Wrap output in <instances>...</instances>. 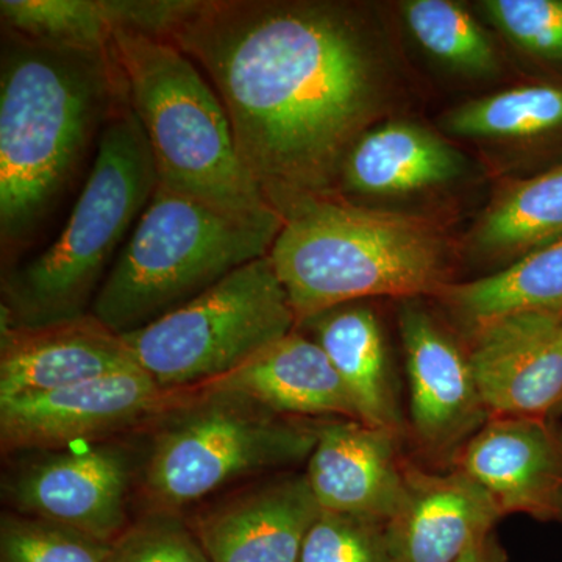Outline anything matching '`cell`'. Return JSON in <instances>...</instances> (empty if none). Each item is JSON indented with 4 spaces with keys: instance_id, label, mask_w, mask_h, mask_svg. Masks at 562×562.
I'll return each mask as SVG.
<instances>
[{
    "instance_id": "52a82bcc",
    "label": "cell",
    "mask_w": 562,
    "mask_h": 562,
    "mask_svg": "<svg viewBox=\"0 0 562 562\" xmlns=\"http://www.w3.org/2000/svg\"><path fill=\"white\" fill-rule=\"evenodd\" d=\"M297 327L268 255L122 338L161 390L180 392L225 375Z\"/></svg>"
},
{
    "instance_id": "8992f818",
    "label": "cell",
    "mask_w": 562,
    "mask_h": 562,
    "mask_svg": "<svg viewBox=\"0 0 562 562\" xmlns=\"http://www.w3.org/2000/svg\"><path fill=\"white\" fill-rule=\"evenodd\" d=\"M154 158L128 101L111 114L60 236L2 283V328H41L87 316L106 262L157 190Z\"/></svg>"
},
{
    "instance_id": "4fadbf2b",
    "label": "cell",
    "mask_w": 562,
    "mask_h": 562,
    "mask_svg": "<svg viewBox=\"0 0 562 562\" xmlns=\"http://www.w3.org/2000/svg\"><path fill=\"white\" fill-rule=\"evenodd\" d=\"M127 487L125 454L95 447L36 462L9 484V498L24 516L110 543L127 528Z\"/></svg>"
},
{
    "instance_id": "5b68a950",
    "label": "cell",
    "mask_w": 562,
    "mask_h": 562,
    "mask_svg": "<svg viewBox=\"0 0 562 562\" xmlns=\"http://www.w3.org/2000/svg\"><path fill=\"white\" fill-rule=\"evenodd\" d=\"M110 54L149 143L158 187L232 213L276 211L244 168L220 95L187 54L135 31L117 32Z\"/></svg>"
},
{
    "instance_id": "ba28073f",
    "label": "cell",
    "mask_w": 562,
    "mask_h": 562,
    "mask_svg": "<svg viewBox=\"0 0 562 562\" xmlns=\"http://www.w3.org/2000/svg\"><path fill=\"white\" fill-rule=\"evenodd\" d=\"M198 398L194 412L158 436L147 465V490L168 509L241 476L305 460L316 446L317 428L276 419L244 398Z\"/></svg>"
},
{
    "instance_id": "7a4b0ae2",
    "label": "cell",
    "mask_w": 562,
    "mask_h": 562,
    "mask_svg": "<svg viewBox=\"0 0 562 562\" xmlns=\"http://www.w3.org/2000/svg\"><path fill=\"white\" fill-rule=\"evenodd\" d=\"M127 101L110 50L52 46L3 31L0 58V238L31 243L85 151Z\"/></svg>"
},
{
    "instance_id": "d6986e66",
    "label": "cell",
    "mask_w": 562,
    "mask_h": 562,
    "mask_svg": "<svg viewBox=\"0 0 562 562\" xmlns=\"http://www.w3.org/2000/svg\"><path fill=\"white\" fill-rule=\"evenodd\" d=\"M184 0H2L5 31L69 49L106 52L121 31L166 38Z\"/></svg>"
},
{
    "instance_id": "7402d4cb",
    "label": "cell",
    "mask_w": 562,
    "mask_h": 562,
    "mask_svg": "<svg viewBox=\"0 0 562 562\" xmlns=\"http://www.w3.org/2000/svg\"><path fill=\"white\" fill-rule=\"evenodd\" d=\"M472 330L509 314L562 310V238L531 250L505 271L447 283L439 292Z\"/></svg>"
},
{
    "instance_id": "277c9868",
    "label": "cell",
    "mask_w": 562,
    "mask_h": 562,
    "mask_svg": "<svg viewBox=\"0 0 562 562\" xmlns=\"http://www.w3.org/2000/svg\"><path fill=\"white\" fill-rule=\"evenodd\" d=\"M138 220L90 312L121 336L268 257L283 224L276 211L232 213L158 184Z\"/></svg>"
},
{
    "instance_id": "ffe728a7",
    "label": "cell",
    "mask_w": 562,
    "mask_h": 562,
    "mask_svg": "<svg viewBox=\"0 0 562 562\" xmlns=\"http://www.w3.org/2000/svg\"><path fill=\"white\" fill-rule=\"evenodd\" d=\"M301 327L313 331L333 368L339 373L362 424L397 436L401 408L379 319L368 306L347 303L317 314Z\"/></svg>"
},
{
    "instance_id": "603a6c76",
    "label": "cell",
    "mask_w": 562,
    "mask_h": 562,
    "mask_svg": "<svg viewBox=\"0 0 562 562\" xmlns=\"http://www.w3.org/2000/svg\"><path fill=\"white\" fill-rule=\"evenodd\" d=\"M562 238V165L516 184L484 214L475 244L487 254H520Z\"/></svg>"
},
{
    "instance_id": "e0dca14e",
    "label": "cell",
    "mask_w": 562,
    "mask_h": 562,
    "mask_svg": "<svg viewBox=\"0 0 562 562\" xmlns=\"http://www.w3.org/2000/svg\"><path fill=\"white\" fill-rule=\"evenodd\" d=\"M180 392L198 397L244 398L271 413L361 422L346 384L325 351L299 330L258 351L225 375Z\"/></svg>"
},
{
    "instance_id": "44dd1931",
    "label": "cell",
    "mask_w": 562,
    "mask_h": 562,
    "mask_svg": "<svg viewBox=\"0 0 562 562\" xmlns=\"http://www.w3.org/2000/svg\"><path fill=\"white\" fill-rule=\"evenodd\" d=\"M462 158L446 140L412 124L362 133L344 157L338 184L364 195L427 190L460 176Z\"/></svg>"
},
{
    "instance_id": "7c38bea8",
    "label": "cell",
    "mask_w": 562,
    "mask_h": 562,
    "mask_svg": "<svg viewBox=\"0 0 562 562\" xmlns=\"http://www.w3.org/2000/svg\"><path fill=\"white\" fill-rule=\"evenodd\" d=\"M401 333L414 436L425 452L452 461L490 420L469 355L419 306H403Z\"/></svg>"
},
{
    "instance_id": "3957f363",
    "label": "cell",
    "mask_w": 562,
    "mask_h": 562,
    "mask_svg": "<svg viewBox=\"0 0 562 562\" xmlns=\"http://www.w3.org/2000/svg\"><path fill=\"white\" fill-rule=\"evenodd\" d=\"M280 216L269 258L299 325L361 299L439 295L447 284L441 236L420 217L341 195L302 199Z\"/></svg>"
},
{
    "instance_id": "83f0119b",
    "label": "cell",
    "mask_w": 562,
    "mask_h": 562,
    "mask_svg": "<svg viewBox=\"0 0 562 562\" xmlns=\"http://www.w3.org/2000/svg\"><path fill=\"white\" fill-rule=\"evenodd\" d=\"M482 9L520 49L562 63V0H486Z\"/></svg>"
},
{
    "instance_id": "d4e9b609",
    "label": "cell",
    "mask_w": 562,
    "mask_h": 562,
    "mask_svg": "<svg viewBox=\"0 0 562 562\" xmlns=\"http://www.w3.org/2000/svg\"><path fill=\"white\" fill-rule=\"evenodd\" d=\"M403 16L414 38L428 54L462 72L497 69V55L486 33L469 11L450 0H409Z\"/></svg>"
},
{
    "instance_id": "ac0fdd59",
    "label": "cell",
    "mask_w": 562,
    "mask_h": 562,
    "mask_svg": "<svg viewBox=\"0 0 562 562\" xmlns=\"http://www.w3.org/2000/svg\"><path fill=\"white\" fill-rule=\"evenodd\" d=\"M319 514L306 475L288 476L206 514L195 535L211 562H299Z\"/></svg>"
},
{
    "instance_id": "6da1fadb",
    "label": "cell",
    "mask_w": 562,
    "mask_h": 562,
    "mask_svg": "<svg viewBox=\"0 0 562 562\" xmlns=\"http://www.w3.org/2000/svg\"><path fill=\"white\" fill-rule=\"evenodd\" d=\"M166 40L220 95L244 168L277 213L338 195L344 157L379 99L371 49L346 9L184 0Z\"/></svg>"
},
{
    "instance_id": "cb8c5ba5",
    "label": "cell",
    "mask_w": 562,
    "mask_h": 562,
    "mask_svg": "<svg viewBox=\"0 0 562 562\" xmlns=\"http://www.w3.org/2000/svg\"><path fill=\"white\" fill-rule=\"evenodd\" d=\"M447 128L468 138H536L562 128V87L535 85L497 92L453 110Z\"/></svg>"
},
{
    "instance_id": "2e32d148",
    "label": "cell",
    "mask_w": 562,
    "mask_h": 562,
    "mask_svg": "<svg viewBox=\"0 0 562 562\" xmlns=\"http://www.w3.org/2000/svg\"><path fill=\"white\" fill-rule=\"evenodd\" d=\"M140 366L92 314L41 328H2L0 401L103 379Z\"/></svg>"
},
{
    "instance_id": "4316f807",
    "label": "cell",
    "mask_w": 562,
    "mask_h": 562,
    "mask_svg": "<svg viewBox=\"0 0 562 562\" xmlns=\"http://www.w3.org/2000/svg\"><path fill=\"white\" fill-rule=\"evenodd\" d=\"M105 562H211L194 528L171 509H160L127 525L110 542Z\"/></svg>"
},
{
    "instance_id": "484cf974",
    "label": "cell",
    "mask_w": 562,
    "mask_h": 562,
    "mask_svg": "<svg viewBox=\"0 0 562 562\" xmlns=\"http://www.w3.org/2000/svg\"><path fill=\"white\" fill-rule=\"evenodd\" d=\"M110 543L31 516H2L0 562H105Z\"/></svg>"
},
{
    "instance_id": "f1b7e54d",
    "label": "cell",
    "mask_w": 562,
    "mask_h": 562,
    "mask_svg": "<svg viewBox=\"0 0 562 562\" xmlns=\"http://www.w3.org/2000/svg\"><path fill=\"white\" fill-rule=\"evenodd\" d=\"M299 562H392L384 527L321 512L306 535Z\"/></svg>"
},
{
    "instance_id": "f546056e",
    "label": "cell",
    "mask_w": 562,
    "mask_h": 562,
    "mask_svg": "<svg viewBox=\"0 0 562 562\" xmlns=\"http://www.w3.org/2000/svg\"><path fill=\"white\" fill-rule=\"evenodd\" d=\"M457 562H508V553L503 549L494 531L482 542L473 546L468 553L462 554Z\"/></svg>"
},
{
    "instance_id": "5bb4252c",
    "label": "cell",
    "mask_w": 562,
    "mask_h": 562,
    "mask_svg": "<svg viewBox=\"0 0 562 562\" xmlns=\"http://www.w3.org/2000/svg\"><path fill=\"white\" fill-rule=\"evenodd\" d=\"M406 469L397 436L344 419L317 428L305 475L321 512L384 527L405 497Z\"/></svg>"
},
{
    "instance_id": "8fae6325",
    "label": "cell",
    "mask_w": 562,
    "mask_h": 562,
    "mask_svg": "<svg viewBox=\"0 0 562 562\" xmlns=\"http://www.w3.org/2000/svg\"><path fill=\"white\" fill-rule=\"evenodd\" d=\"M502 517L562 520V425L557 417H494L453 457Z\"/></svg>"
},
{
    "instance_id": "9c48e42d",
    "label": "cell",
    "mask_w": 562,
    "mask_h": 562,
    "mask_svg": "<svg viewBox=\"0 0 562 562\" xmlns=\"http://www.w3.org/2000/svg\"><path fill=\"white\" fill-rule=\"evenodd\" d=\"M180 397L143 369L41 394L0 401V443L5 452L60 449L125 430Z\"/></svg>"
},
{
    "instance_id": "9a60e30c",
    "label": "cell",
    "mask_w": 562,
    "mask_h": 562,
    "mask_svg": "<svg viewBox=\"0 0 562 562\" xmlns=\"http://www.w3.org/2000/svg\"><path fill=\"white\" fill-rule=\"evenodd\" d=\"M501 519L490 495L464 473L408 464L405 497L384 525V538L392 562H457Z\"/></svg>"
},
{
    "instance_id": "30bf717a",
    "label": "cell",
    "mask_w": 562,
    "mask_h": 562,
    "mask_svg": "<svg viewBox=\"0 0 562 562\" xmlns=\"http://www.w3.org/2000/svg\"><path fill=\"white\" fill-rule=\"evenodd\" d=\"M490 419L558 417L562 403V310L524 312L473 330L468 351Z\"/></svg>"
},
{
    "instance_id": "4dcf8cb0",
    "label": "cell",
    "mask_w": 562,
    "mask_h": 562,
    "mask_svg": "<svg viewBox=\"0 0 562 562\" xmlns=\"http://www.w3.org/2000/svg\"><path fill=\"white\" fill-rule=\"evenodd\" d=\"M561 413H562V403H561L560 409H558V414H561Z\"/></svg>"
}]
</instances>
